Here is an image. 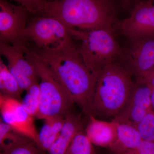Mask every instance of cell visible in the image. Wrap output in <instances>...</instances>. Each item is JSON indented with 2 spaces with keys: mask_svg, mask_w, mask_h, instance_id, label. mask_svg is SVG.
Here are the masks:
<instances>
[{
  "mask_svg": "<svg viewBox=\"0 0 154 154\" xmlns=\"http://www.w3.org/2000/svg\"><path fill=\"white\" fill-rule=\"evenodd\" d=\"M35 53L46 62L75 105L87 116L91 115L96 79L83 62L76 44L57 52Z\"/></svg>",
  "mask_w": 154,
  "mask_h": 154,
  "instance_id": "6da1fadb",
  "label": "cell"
},
{
  "mask_svg": "<svg viewBox=\"0 0 154 154\" xmlns=\"http://www.w3.org/2000/svg\"><path fill=\"white\" fill-rule=\"evenodd\" d=\"M134 82L133 76L119 62L104 68L96 79L91 115L113 120L125 106Z\"/></svg>",
  "mask_w": 154,
  "mask_h": 154,
  "instance_id": "7a4b0ae2",
  "label": "cell"
},
{
  "mask_svg": "<svg viewBox=\"0 0 154 154\" xmlns=\"http://www.w3.org/2000/svg\"><path fill=\"white\" fill-rule=\"evenodd\" d=\"M48 15L69 29H113L116 12L113 0H57L49 2Z\"/></svg>",
  "mask_w": 154,
  "mask_h": 154,
  "instance_id": "3957f363",
  "label": "cell"
},
{
  "mask_svg": "<svg viewBox=\"0 0 154 154\" xmlns=\"http://www.w3.org/2000/svg\"><path fill=\"white\" fill-rule=\"evenodd\" d=\"M84 63L97 79L108 65L121 58L122 49L118 44L113 29L84 30L69 29Z\"/></svg>",
  "mask_w": 154,
  "mask_h": 154,
  "instance_id": "277c9868",
  "label": "cell"
},
{
  "mask_svg": "<svg viewBox=\"0 0 154 154\" xmlns=\"http://www.w3.org/2000/svg\"><path fill=\"white\" fill-rule=\"evenodd\" d=\"M24 51L38 78L40 102L36 118L44 120L57 116L65 117L73 111V100L44 60L27 48Z\"/></svg>",
  "mask_w": 154,
  "mask_h": 154,
  "instance_id": "5b68a950",
  "label": "cell"
},
{
  "mask_svg": "<svg viewBox=\"0 0 154 154\" xmlns=\"http://www.w3.org/2000/svg\"><path fill=\"white\" fill-rule=\"evenodd\" d=\"M25 30L26 47L35 53L55 52L76 45L69 30L60 20L49 16H32Z\"/></svg>",
  "mask_w": 154,
  "mask_h": 154,
  "instance_id": "8992f818",
  "label": "cell"
},
{
  "mask_svg": "<svg viewBox=\"0 0 154 154\" xmlns=\"http://www.w3.org/2000/svg\"><path fill=\"white\" fill-rule=\"evenodd\" d=\"M30 15L23 6L0 0V42L24 51L26 48L25 30Z\"/></svg>",
  "mask_w": 154,
  "mask_h": 154,
  "instance_id": "52a82bcc",
  "label": "cell"
},
{
  "mask_svg": "<svg viewBox=\"0 0 154 154\" xmlns=\"http://www.w3.org/2000/svg\"><path fill=\"white\" fill-rule=\"evenodd\" d=\"M120 63L135 79H141L154 67V36L129 39Z\"/></svg>",
  "mask_w": 154,
  "mask_h": 154,
  "instance_id": "ba28073f",
  "label": "cell"
},
{
  "mask_svg": "<svg viewBox=\"0 0 154 154\" xmlns=\"http://www.w3.org/2000/svg\"><path fill=\"white\" fill-rule=\"evenodd\" d=\"M0 112L1 119L4 122L39 146L34 117L24 109L21 100L0 94Z\"/></svg>",
  "mask_w": 154,
  "mask_h": 154,
  "instance_id": "9c48e42d",
  "label": "cell"
},
{
  "mask_svg": "<svg viewBox=\"0 0 154 154\" xmlns=\"http://www.w3.org/2000/svg\"><path fill=\"white\" fill-rule=\"evenodd\" d=\"M152 88L143 80L135 79L134 85L125 106L113 121L136 126L149 112L154 110L152 106Z\"/></svg>",
  "mask_w": 154,
  "mask_h": 154,
  "instance_id": "30bf717a",
  "label": "cell"
},
{
  "mask_svg": "<svg viewBox=\"0 0 154 154\" xmlns=\"http://www.w3.org/2000/svg\"><path fill=\"white\" fill-rule=\"evenodd\" d=\"M121 33L128 39L154 36V4L151 0L135 5L129 17L119 22Z\"/></svg>",
  "mask_w": 154,
  "mask_h": 154,
  "instance_id": "8fae6325",
  "label": "cell"
},
{
  "mask_svg": "<svg viewBox=\"0 0 154 154\" xmlns=\"http://www.w3.org/2000/svg\"><path fill=\"white\" fill-rule=\"evenodd\" d=\"M0 54L8 61V67L23 91L38 82L36 71L25 53L12 45L0 42Z\"/></svg>",
  "mask_w": 154,
  "mask_h": 154,
  "instance_id": "7c38bea8",
  "label": "cell"
},
{
  "mask_svg": "<svg viewBox=\"0 0 154 154\" xmlns=\"http://www.w3.org/2000/svg\"><path fill=\"white\" fill-rule=\"evenodd\" d=\"M85 131L94 145L109 149L116 138V123L113 120L99 119L88 116Z\"/></svg>",
  "mask_w": 154,
  "mask_h": 154,
  "instance_id": "4fadbf2b",
  "label": "cell"
},
{
  "mask_svg": "<svg viewBox=\"0 0 154 154\" xmlns=\"http://www.w3.org/2000/svg\"><path fill=\"white\" fill-rule=\"evenodd\" d=\"M87 122L80 114L74 111L65 117V122L61 131L51 146L48 154H64L72 140L78 133L84 131Z\"/></svg>",
  "mask_w": 154,
  "mask_h": 154,
  "instance_id": "5bb4252c",
  "label": "cell"
},
{
  "mask_svg": "<svg viewBox=\"0 0 154 154\" xmlns=\"http://www.w3.org/2000/svg\"><path fill=\"white\" fill-rule=\"evenodd\" d=\"M115 122L116 140L107 149L115 154H129L136 150L143 140L136 127L128 123Z\"/></svg>",
  "mask_w": 154,
  "mask_h": 154,
  "instance_id": "9a60e30c",
  "label": "cell"
},
{
  "mask_svg": "<svg viewBox=\"0 0 154 154\" xmlns=\"http://www.w3.org/2000/svg\"><path fill=\"white\" fill-rule=\"evenodd\" d=\"M44 123L38 132V146L47 152L61 131L65 117L57 116L44 119Z\"/></svg>",
  "mask_w": 154,
  "mask_h": 154,
  "instance_id": "2e32d148",
  "label": "cell"
},
{
  "mask_svg": "<svg viewBox=\"0 0 154 154\" xmlns=\"http://www.w3.org/2000/svg\"><path fill=\"white\" fill-rule=\"evenodd\" d=\"M23 92L8 65H6L1 57L0 94L20 100L21 94Z\"/></svg>",
  "mask_w": 154,
  "mask_h": 154,
  "instance_id": "e0dca14e",
  "label": "cell"
},
{
  "mask_svg": "<svg viewBox=\"0 0 154 154\" xmlns=\"http://www.w3.org/2000/svg\"><path fill=\"white\" fill-rule=\"evenodd\" d=\"M85 130L78 133L64 154H97Z\"/></svg>",
  "mask_w": 154,
  "mask_h": 154,
  "instance_id": "ac0fdd59",
  "label": "cell"
},
{
  "mask_svg": "<svg viewBox=\"0 0 154 154\" xmlns=\"http://www.w3.org/2000/svg\"><path fill=\"white\" fill-rule=\"evenodd\" d=\"M28 138L17 132L1 119L0 149L4 150L22 142Z\"/></svg>",
  "mask_w": 154,
  "mask_h": 154,
  "instance_id": "d6986e66",
  "label": "cell"
},
{
  "mask_svg": "<svg viewBox=\"0 0 154 154\" xmlns=\"http://www.w3.org/2000/svg\"><path fill=\"white\" fill-rule=\"evenodd\" d=\"M26 94L21 101L24 109L34 118L38 114L40 102V89L38 82L33 83L26 91Z\"/></svg>",
  "mask_w": 154,
  "mask_h": 154,
  "instance_id": "ffe728a7",
  "label": "cell"
},
{
  "mask_svg": "<svg viewBox=\"0 0 154 154\" xmlns=\"http://www.w3.org/2000/svg\"><path fill=\"white\" fill-rule=\"evenodd\" d=\"M37 144L30 139L1 151L0 154H46Z\"/></svg>",
  "mask_w": 154,
  "mask_h": 154,
  "instance_id": "44dd1931",
  "label": "cell"
},
{
  "mask_svg": "<svg viewBox=\"0 0 154 154\" xmlns=\"http://www.w3.org/2000/svg\"><path fill=\"white\" fill-rule=\"evenodd\" d=\"M14 1L28 10L31 16L48 15L49 2L45 0H6Z\"/></svg>",
  "mask_w": 154,
  "mask_h": 154,
  "instance_id": "7402d4cb",
  "label": "cell"
},
{
  "mask_svg": "<svg viewBox=\"0 0 154 154\" xmlns=\"http://www.w3.org/2000/svg\"><path fill=\"white\" fill-rule=\"evenodd\" d=\"M136 127L143 140L154 142V110L147 114Z\"/></svg>",
  "mask_w": 154,
  "mask_h": 154,
  "instance_id": "603a6c76",
  "label": "cell"
},
{
  "mask_svg": "<svg viewBox=\"0 0 154 154\" xmlns=\"http://www.w3.org/2000/svg\"><path fill=\"white\" fill-rule=\"evenodd\" d=\"M129 154H154V142L143 140L139 147Z\"/></svg>",
  "mask_w": 154,
  "mask_h": 154,
  "instance_id": "cb8c5ba5",
  "label": "cell"
},
{
  "mask_svg": "<svg viewBox=\"0 0 154 154\" xmlns=\"http://www.w3.org/2000/svg\"><path fill=\"white\" fill-rule=\"evenodd\" d=\"M151 88H154V67L148 72L142 79H140Z\"/></svg>",
  "mask_w": 154,
  "mask_h": 154,
  "instance_id": "d4e9b609",
  "label": "cell"
},
{
  "mask_svg": "<svg viewBox=\"0 0 154 154\" xmlns=\"http://www.w3.org/2000/svg\"><path fill=\"white\" fill-rule=\"evenodd\" d=\"M151 101L152 106L153 109L154 110V88H153L152 90L151 94Z\"/></svg>",
  "mask_w": 154,
  "mask_h": 154,
  "instance_id": "484cf974",
  "label": "cell"
},
{
  "mask_svg": "<svg viewBox=\"0 0 154 154\" xmlns=\"http://www.w3.org/2000/svg\"><path fill=\"white\" fill-rule=\"evenodd\" d=\"M113 1H119V2L123 3H128L129 2H131V1H132V0H113Z\"/></svg>",
  "mask_w": 154,
  "mask_h": 154,
  "instance_id": "4316f807",
  "label": "cell"
},
{
  "mask_svg": "<svg viewBox=\"0 0 154 154\" xmlns=\"http://www.w3.org/2000/svg\"><path fill=\"white\" fill-rule=\"evenodd\" d=\"M107 149V151L105 153V154H115L113 153V152H111V151H110V150L108 149Z\"/></svg>",
  "mask_w": 154,
  "mask_h": 154,
  "instance_id": "83f0119b",
  "label": "cell"
},
{
  "mask_svg": "<svg viewBox=\"0 0 154 154\" xmlns=\"http://www.w3.org/2000/svg\"><path fill=\"white\" fill-rule=\"evenodd\" d=\"M45 1L49 2H55V1H57V0H45Z\"/></svg>",
  "mask_w": 154,
  "mask_h": 154,
  "instance_id": "f1b7e54d",
  "label": "cell"
},
{
  "mask_svg": "<svg viewBox=\"0 0 154 154\" xmlns=\"http://www.w3.org/2000/svg\"><path fill=\"white\" fill-rule=\"evenodd\" d=\"M152 1L153 3L154 4V0H151Z\"/></svg>",
  "mask_w": 154,
  "mask_h": 154,
  "instance_id": "f546056e",
  "label": "cell"
}]
</instances>
